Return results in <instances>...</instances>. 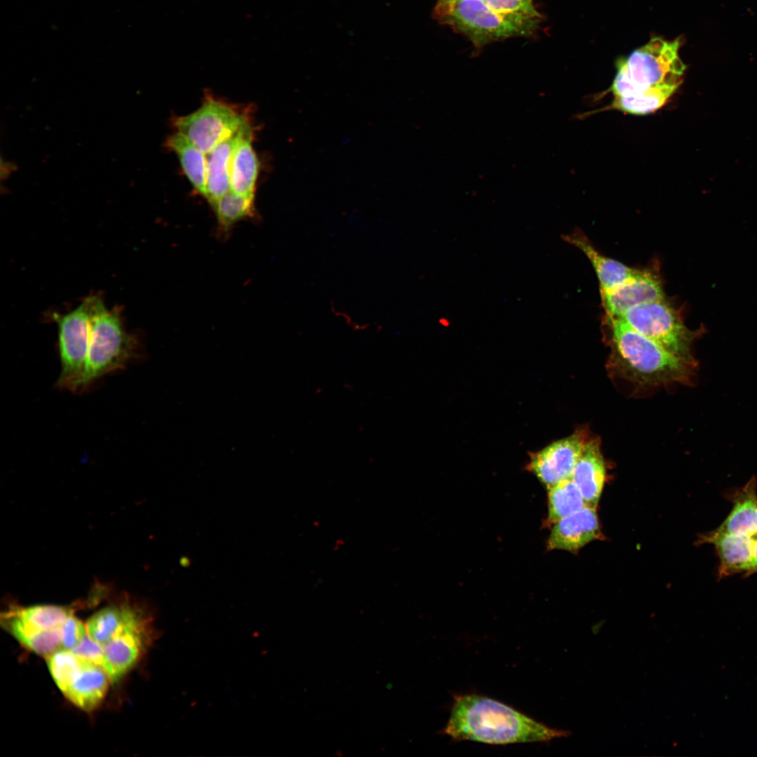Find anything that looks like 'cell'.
<instances>
[{
    "label": "cell",
    "mask_w": 757,
    "mask_h": 757,
    "mask_svg": "<svg viewBox=\"0 0 757 757\" xmlns=\"http://www.w3.org/2000/svg\"><path fill=\"white\" fill-rule=\"evenodd\" d=\"M681 39L654 37L618 60L609 90L615 109L633 115H646L660 109L678 88L686 66L678 55Z\"/></svg>",
    "instance_id": "cell-1"
},
{
    "label": "cell",
    "mask_w": 757,
    "mask_h": 757,
    "mask_svg": "<svg viewBox=\"0 0 757 757\" xmlns=\"http://www.w3.org/2000/svg\"><path fill=\"white\" fill-rule=\"evenodd\" d=\"M444 732L456 740L491 744L545 742L571 735L569 730L548 727L506 704L474 694L454 697Z\"/></svg>",
    "instance_id": "cell-2"
},
{
    "label": "cell",
    "mask_w": 757,
    "mask_h": 757,
    "mask_svg": "<svg viewBox=\"0 0 757 757\" xmlns=\"http://www.w3.org/2000/svg\"><path fill=\"white\" fill-rule=\"evenodd\" d=\"M611 374L638 387L691 384L698 364L686 361L638 332L619 318L607 316Z\"/></svg>",
    "instance_id": "cell-3"
},
{
    "label": "cell",
    "mask_w": 757,
    "mask_h": 757,
    "mask_svg": "<svg viewBox=\"0 0 757 757\" xmlns=\"http://www.w3.org/2000/svg\"><path fill=\"white\" fill-rule=\"evenodd\" d=\"M435 14L440 22L478 48L508 38L532 36L542 18L500 13L483 0L437 1Z\"/></svg>",
    "instance_id": "cell-4"
},
{
    "label": "cell",
    "mask_w": 757,
    "mask_h": 757,
    "mask_svg": "<svg viewBox=\"0 0 757 757\" xmlns=\"http://www.w3.org/2000/svg\"><path fill=\"white\" fill-rule=\"evenodd\" d=\"M90 334L86 369L79 388L123 367L137 350V342L123 328L116 310L107 308L100 297H88Z\"/></svg>",
    "instance_id": "cell-5"
},
{
    "label": "cell",
    "mask_w": 757,
    "mask_h": 757,
    "mask_svg": "<svg viewBox=\"0 0 757 757\" xmlns=\"http://www.w3.org/2000/svg\"><path fill=\"white\" fill-rule=\"evenodd\" d=\"M615 318H620L676 356L698 364L692 348L702 330L689 329L678 311L665 300L636 306Z\"/></svg>",
    "instance_id": "cell-6"
},
{
    "label": "cell",
    "mask_w": 757,
    "mask_h": 757,
    "mask_svg": "<svg viewBox=\"0 0 757 757\" xmlns=\"http://www.w3.org/2000/svg\"><path fill=\"white\" fill-rule=\"evenodd\" d=\"M58 327V348L61 371L57 386L71 390L79 389L88 357L90 318L89 299L72 311L55 313Z\"/></svg>",
    "instance_id": "cell-7"
},
{
    "label": "cell",
    "mask_w": 757,
    "mask_h": 757,
    "mask_svg": "<svg viewBox=\"0 0 757 757\" xmlns=\"http://www.w3.org/2000/svg\"><path fill=\"white\" fill-rule=\"evenodd\" d=\"M247 122L233 107L210 99L193 113L177 118L174 125L178 132L207 154Z\"/></svg>",
    "instance_id": "cell-8"
},
{
    "label": "cell",
    "mask_w": 757,
    "mask_h": 757,
    "mask_svg": "<svg viewBox=\"0 0 757 757\" xmlns=\"http://www.w3.org/2000/svg\"><path fill=\"white\" fill-rule=\"evenodd\" d=\"M152 638L151 618L142 609L103 646L107 662L105 671L111 681H118L135 666Z\"/></svg>",
    "instance_id": "cell-9"
},
{
    "label": "cell",
    "mask_w": 757,
    "mask_h": 757,
    "mask_svg": "<svg viewBox=\"0 0 757 757\" xmlns=\"http://www.w3.org/2000/svg\"><path fill=\"white\" fill-rule=\"evenodd\" d=\"M589 433L578 430L556 441L531 456L528 468L547 489L571 478L576 463L589 439Z\"/></svg>",
    "instance_id": "cell-10"
},
{
    "label": "cell",
    "mask_w": 757,
    "mask_h": 757,
    "mask_svg": "<svg viewBox=\"0 0 757 757\" xmlns=\"http://www.w3.org/2000/svg\"><path fill=\"white\" fill-rule=\"evenodd\" d=\"M600 538L601 531L596 508L586 505L554 524L547 548L575 552Z\"/></svg>",
    "instance_id": "cell-11"
},
{
    "label": "cell",
    "mask_w": 757,
    "mask_h": 757,
    "mask_svg": "<svg viewBox=\"0 0 757 757\" xmlns=\"http://www.w3.org/2000/svg\"><path fill=\"white\" fill-rule=\"evenodd\" d=\"M601 295L609 317H618L636 306L665 300L660 280L646 271L610 291L601 292Z\"/></svg>",
    "instance_id": "cell-12"
},
{
    "label": "cell",
    "mask_w": 757,
    "mask_h": 757,
    "mask_svg": "<svg viewBox=\"0 0 757 757\" xmlns=\"http://www.w3.org/2000/svg\"><path fill=\"white\" fill-rule=\"evenodd\" d=\"M756 537L730 533L718 528L700 534L697 543L711 544L719 559L718 578L736 573H747Z\"/></svg>",
    "instance_id": "cell-13"
},
{
    "label": "cell",
    "mask_w": 757,
    "mask_h": 757,
    "mask_svg": "<svg viewBox=\"0 0 757 757\" xmlns=\"http://www.w3.org/2000/svg\"><path fill=\"white\" fill-rule=\"evenodd\" d=\"M606 473L599 441L589 437L571 475L587 506L596 507L606 482Z\"/></svg>",
    "instance_id": "cell-14"
},
{
    "label": "cell",
    "mask_w": 757,
    "mask_h": 757,
    "mask_svg": "<svg viewBox=\"0 0 757 757\" xmlns=\"http://www.w3.org/2000/svg\"><path fill=\"white\" fill-rule=\"evenodd\" d=\"M561 238L581 250L589 260L599 280L601 292L610 291L622 285L636 277L641 271L603 255L580 230H575Z\"/></svg>",
    "instance_id": "cell-15"
},
{
    "label": "cell",
    "mask_w": 757,
    "mask_h": 757,
    "mask_svg": "<svg viewBox=\"0 0 757 757\" xmlns=\"http://www.w3.org/2000/svg\"><path fill=\"white\" fill-rule=\"evenodd\" d=\"M725 495L732 508L718 528L735 535L757 537L756 477H752L743 486L730 489Z\"/></svg>",
    "instance_id": "cell-16"
},
{
    "label": "cell",
    "mask_w": 757,
    "mask_h": 757,
    "mask_svg": "<svg viewBox=\"0 0 757 757\" xmlns=\"http://www.w3.org/2000/svg\"><path fill=\"white\" fill-rule=\"evenodd\" d=\"M245 123L237 132L219 143L207 157L206 196L210 204L229 191L231 166L235 147L240 139Z\"/></svg>",
    "instance_id": "cell-17"
},
{
    "label": "cell",
    "mask_w": 757,
    "mask_h": 757,
    "mask_svg": "<svg viewBox=\"0 0 757 757\" xmlns=\"http://www.w3.org/2000/svg\"><path fill=\"white\" fill-rule=\"evenodd\" d=\"M259 162L252 146V130L250 123L244 128L231 161L230 186L236 193L254 196Z\"/></svg>",
    "instance_id": "cell-18"
},
{
    "label": "cell",
    "mask_w": 757,
    "mask_h": 757,
    "mask_svg": "<svg viewBox=\"0 0 757 757\" xmlns=\"http://www.w3.org/2000/svg\"><path fill=\"white\" fill-rule=\"evenodd\" d=\"M1 623L20 643L39 655L48 657L62 647L61 627L39 628L8 611L1 614Z\"/></svg>",
    "instance_id": "cell-19"
},
{
    "label": "cell",
    "mask_w": 757,
    "mask_h": 757,
    "mask_svg": "<svg viewBox=\"0 0 757 757\" xmlns=\"http://www.w3.org/2000/svg\"><path fill=\"white\" fill-rule=\"evenodd\" d=\"M109 680V675L102 667L85 661L81 671L64 695L83 710H94L105 697Z\"/></svg>",
    "instance_id": "cell-20"
},
{
    "label": "cell",
    "mask_w": 757,
    "mask_h": 757,
    "mask_svg": "<svg viewBox=\"0 0 757 757\" xmlns=\"http://www.w3.org/2000/svg\"><path fill=\"white\" fill-rule=\"evenodd\" d=\"M143 608L128 600L112 603L92 615L86 623L87 633L104 646L118 634Z\"/></svg>",
    "instance_id": "cell-21"
},
{
    "label": "cell",
    "mask_w": 757,
    "mask_h": 757,
    "mask_svg": "<svg viewBox=\"0 0 757 757\" xmlns=\"http://www.w3.org/2000/svg\"><path fill=\"white\" fill-rule=\"evenodd\" d=\"M166 146L177 156L182 168L192 186L199 193L205 197L207 154L178 132L168 137Z\"/></svg>",
    "instance_id": "cell-22"
},
{
    "label": "cell",
    "mask_w": 757,
    "mask_h": 757,
    "mask_svg": "<svg viewBox=\"0 0 757 757\" xmlns=\"http://www.w3.org/2000/svg\"><path fill=\"white\" fill-rule=\"evenodd\" d=\"M585 500L576 484L567 479L548 489V514L546 523L554 524L586 506Z\"/></svg>",
    "instance_id": "cell-23"
},
{
    "label": "cell",
    "mask_w": 757,
    "mask_h": 757,
    "mask_svg": "<svg viewBox=\"0 0 757 757\" xmlns=\"http://www.w3.org/2000/svg\"><path fill=\"white\" fill-rule=\"evenodd\" d=\"M215 212L219 232L223 234L238 221L255 215L254 196H245L231 190L211 204Z\"/></svg>",
    "instance_id": "cell-24"
},
{
    "label": "cell",
    "mask_w": 757,
    "mask_h": 757,
    "mask_svg": "<svg viewBox=\"0 0 757 757\" xmlns=\"http://www.w3.org/2000/svg\"><path fill=\"white\" fill-rule=\"evenodd\" d=\"M6 611L26 622L41 629L60 627L74 613L68 606L57 605H11Z\"/></svg>",
    "instance_id": "cell-25"
},
{
    "label": "cell",
    "mask_w": 757,
    "mask_h": 757,
    "mask_svg": "<svg viewBox=\"0 0 757 757\" xmlns=\"http://www.w3.org/2000/svg\"><path fill=\"white\" fill-rule=\"evenodd\" d=\"M47 665L58 688L64 694L81 671L85 660L71 650L59 649L47 657Z\"/></svg>",
    "instance_id": "cell-26"
},
{
    "label": "cell",
    "mask_w": 757,
    "mask_h": 757,
    "mask_svg": "<svg viewBox=\"0 0 757 757\" xmlns=\"http://www.w3.org/2000/svg\"><path fill=\"white\" fill-rule=\"evenodd\" d=\"M490 8L503 13L542 18L533 0H483Z\"/></svg>",
    "instance_id": "cell-27"
},
{
    "label": "cell",
    "mask_w": 757,
    "mask_h": 757,
    "mask_svg": "<svg viewBox=\"0 0 757 757\" xmlns=\"http://www.w3.org/2000/svg\"><path fill=\"white\" fill-rule=\"evenodd\" d=\"M81 659L102 667L104 671L107 662L103 646L87 635L72 650Z\"/></svg>",
    "instance_id": "cell-28"
},
{
    "label": "cell",
    "mask_w": 757,
    "mask_h": 757,
    "mask_svg": "<svg viewBox=\"0 0 757 757\" xmlns=\"http://www.w3.org/2000/svg\"><path fill=\"white\" fill-rule=\"evenodd\" d=\"M62 647L74 648L87 635L86 625L71 614L61 626Z\"/></svg>",
    "instance_id": "cell-29"
},
{
    "label": "cell",
    "mask_w": 757,
    "mask_h": 757,
    "mask_svg": "<svg viewBox=\"0 0 757 757\" xmlns=\"http://www.w3.org/2000/svg\"><path fill=\"white\" fill-rule=\"evenodd\" d=\"M754 573H757V537L755 538L752 558L746 575H751Z\"/></svg>",
    "instance_id": "cell-30"
},
{
    "label": "cell",
    "mask_w": 757,
    "mask_h": 757,
    "mask_svg": "<svg viewBox=\"0 0 757 757\" xmlns=\"http://www.w3.org/2000/svg\"><path fill=\"white\" fill-rule=\"evenodd\" d=\"M13 168H14L12 167V164L11 163H4L3 161H1V179H4V178L6 179L10 175V174L12 172Z\"/></svg>",
    "instance_id": "cell-31"
},
{
    "label": "cell",
    "mask_w": 757,
    "mask_h": 757,
    "mask_svg": "<svg viewBox=\"0 0 757 757\" xmlns=\"http://www.w3.org/2000/svg\"><path fill=\"white\" fill-rule=\"evenodd\" d=\"M604 624H605V620H601V621L594 624L591 627L592 633L593 634H594V635L598 634L600 632V631L601 630V629L603 627Z\"/></svg>",
    "instance_id": "cell-32"
},
{
    "label": "cell",
    "mask_w": 757,
    "mask_h": 757,
    "mask_svg": "<svg viewBox=\"0 0 757 757\" xmlns=\"http://www.w3.org/2000/svg\"><path fill=\"white\" fill-rule=\"evenodd\" d=\"M343 388H346L348 390H352L353 388V386L351 384L348 383H343Z\"/></svg>",
    "instance_id": "cell-33"
},
{
    "label": "cell",
    "mask_w": 757,
    "mask_h": 757,
    "mask_svg": "<svg viewBox=\"0 0 757 757\" xmlns=\"http://www.w3.org/2000/svg\"><path fill=\"white\" fill-rule=\"evenodd\" d=\"M322 392V387H318L315 390V394H320Z\"/></svg>",
    "instance_id": "cell-34"
},
{
    "label": "cell",
    "mask_w": 757,
    "mask_h": 757,
    "mask_svg": "<svg viewBox=\"0 0 757 757\" xmlns=\"http://www.w3.org/2000/svg\"><path fill=\"white\" fill-rule=\"evenodd\" d=\"M437 1H442V0H437Z\"/></svg>",
    "instance_id": "cell-35"
}]
</instances>
